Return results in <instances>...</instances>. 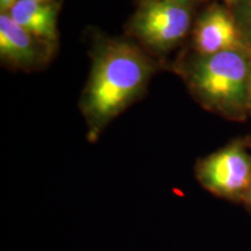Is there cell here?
Returning <instances> with one entry per match:
<instances>
[{
    "mask_svg": "<svg viewBox=\"0 0 251 251\" xmlns=\"http://www.w3.org/2000/svg\"><path fill=\"white\" fill-rule=\"evenodd\" d=\"M152 71L151 62L133 43L111 40L99 46L80 102L91 136L139 98Z\"/></svg>",
    "mask_w": 251,
    "mask_h": 251,
    "instance_id": "6da1fadb",
    "label": "cell"
},
{
    "mask_svg": "<svg viewBox=\"0 0 251 251\" xmlns=\"http://www.w3.org/2000/svg\"><path fill=\"white\" fill-rule=\"evenodd\" d=\"M186 75L191 92L205 108L230 120H243L249 115L250 50L196 55Z\"/></svg>",
    "mask_w": 251,
    "mask_h": 251,
    "instance_id": "7a4b0ae2",
    "label": "cell"
},
{
    "mask_svg": "<svg viewBox=\"0 0 251 251\" xmlns=\"http://www.w3.org/2000/svg\"><path fill=\"white\" fill-rule=\"evenodd\" d=\"M197 178L207 191L220 198L243 201L251 186V151L241 141L228 144L200 159Z\"/></svg>",
    "mask_w": 251,
    "mask_h": 251,
    "instance_id": "3957f363",
    "label": "cell"
},
{
    "mask_svg": "<svg viewBox=\"0 0 251 251\" xmlns=\"http://www.w3.org/2000/svg\"><path fill=\"white\" fill-rule=\"evenodd\" d=\"M190 6L169 0H146L134 15L131 30L149 48L168 51L183 41L191 30Z\"/></svg>",
    "mask_w": 251,
    "mask_h": 251,
    "instance_id": "277c9868",
    "label": "cell"
},
{
    "mask_svg": "<svg viewBox=\"0 0 251 251\" xmlns=\"http://www.w3.org/2000/svg\"><path fill=\"white\" fill-rule=\"evenodd\" d=\"M192 43L196 55L200 56L248 49L231 8L219 2L209 5L198 17L192 30Z\"/></svg>",
    "mask_w": 251,
    "mask_h": 251,
    "instance_id": "5b68a950",
    "label": "cell"
},
{
    "mask_svg": "<svg viewBox=\"0 0 251 251\" xmlns=\"http://www.w3.org/2000/svg\"><path fill=\"white\" fill-rule=\"evenodd\" d=\"M0 56L15 68L30 69L43 61L42 42L21 28L7 12L0 14Z\"/></svg>",
    "mask_w": 251,
    "mask_h": 251,
    "instance_id": "8992f818",
    "label": "cell"
},
{
    "mask_svg": "<svg viewBox=\"0 0 251 251\" xmlns=\"http://www.w3.org/2000/svg\"><path fill=\"white\" fill-rule=\"evenodd\" d=\"M7 13L19 26L45 45H51L57 40V6L55 4L17 0Z\"/></svg>",
    "mask_w": 251,
    "mask_h": 251,
    "instance_id": "52a82bcc",
    "label": "cell"
},
{
    "mask_svg": "<svg viewBox=\"0 0 251 251\" xmlns=\"http://www.w3.org/2000/svg\"><path fill=\"white\" fill-rule=\"evenodd\" d=\"M229 7L233 11L244 42L251 52V0H237L233 6Z\"/></svg>",
    "mask_w": 251,
    "mask_h": 251,
    "instance_id": "ba28073f",
    "label": "cell"
},
{
    "mask_svg": "<svg viewBox=\"0 0 251 251\" xmlns=\"http://www.w3.org/2000/svg\"><path fill=\"white\" fill-rule=\"evenodd\" d=\"M17 0H0V8L1 12H8L9 8L15 4Z\"/></svg>",
    "mask_w": 251,
    "mask_h": 251,
    "instance_id": "9c48e42d",
    "label": "cell"
},
{
    "mask_svg": "<svg viewBox=\"0 0 251 251\" xmlns=\"http://www.w3.org/2000/svg\"><path fill=\"white\" fill-rule=\"evenodd\" d=\"M242 202L247 206V208H249L250 211H251V186L249 188V191H248V192H247L246 197H244V199H243Z\"/></svg>",
    "mask_w": 251,
    "mask_h": 251,
    "instance_id": "30bf717a",
    "label": "cell"
},
{
    "mask_svg": "<svg viewBox=\"0 0 251 251\" xmlns=\"http://www.w3.org/2000/svg\"><path fill=\"white\" fill-rule=\"evenodd\" d=\"M169 1H175L179 2V4H185V5H191L194 1H198V0H169Z\"/></svg>",
    "mask_w": 251,
    "mask_h": 251,
    "instance_id": "8fae6325",
    "label": "cell"
},
{
    "mask_svg": "<svg viewBox=\"0 0 251 251\" xmlns=\"http://www.w3.org/2000/svg\"><path fill=\"white\" fill-rule=\"evenodd\" d=\"M221 1H222V4H226L228 6H233L235 2L237 1V0H221Z\"/></svg>",
    "mask_w": 251,
    "mask_h": 251,
    "instance_id": "7c38bea8",
    "label": "cell"
},
{
    "mask_svg": "<svg viewBox=\"0 0 251 251\" xmlns=\"http://www.w3.org/2000/svg\"><path fill=\"white\" fill-rule=\"evenodd\" d=\"M249 115H251V84H250V92H249Z\"/></svg>",
    "mask_w": 251,
    "mask_h": 251,
    "instance_id": "4fadbf2b",
    "label": "cell"
},
{
    "mask_svg": "<svg viewBox=\"0 0 251 251\" xmlns=\"http://www.w3.org/2000/svg\"><path fill=\"white\" fill-rule=\"evenodd\" d=\"M33 1H36V2H48L49 0H33Z\"/></svg>",
    "mask_w": 251,
    "mask_h": 251,
    "instance_id": "5bb4252c",
    "label": "cell"
}]
</instances>
